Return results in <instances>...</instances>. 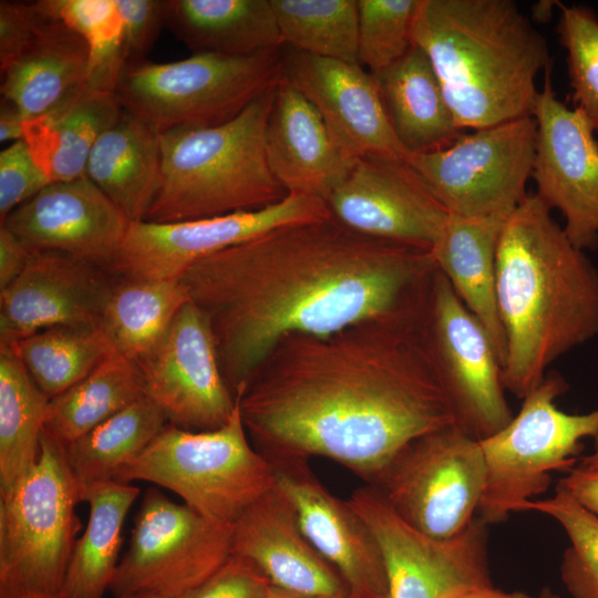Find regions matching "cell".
<instances>
[{
  "instance_id": "cell-1",
  "label": "cell",
  "mask_w": 598,
  "mask_h": 598,
  "mask_svg": "<svg viewBox=\"0 0 598 598\" xmlns=\"http://www.w3.org/2000/svg\"><path fill=\"white\" fill-rule=\"evenodd\" d=\"M436 269L430 250L368 237L330 217L213 254L181 280L210 322L236 398L288 336L324 337L420 312Z\"/></svg>"
},
{
  "instance_id": "cell-2",
  "label": "cell",
  "mask_w": 598,
  "mask_h": 598,
  "mask_svg": "<svg viewBox=\"0 0 598 598\" xmlns=\"http://www.w3.org/2000/svg\"><path fill=\"white\" fill-rule=\"evenodd\" d=\"M421 316L283 338L237 395L256 450L326 457L372 484L410 442L455 425Z\"/></svg>"
},
{
  "instance_id": "cell-3",
  "label": "cell",
  "mask_w": 598,
  "mask_h": 598,
  "mask_svg": "<svg viewBox=\"0 0 598 598\" xmlns=\"http://www.w3.org/2000/svg\"><path fill=\"white\" fill-rule=\"evenodd\" d=\"M496 289L503 384L524 399L554 361L598 334V270L535 193L503 226Z\"/></svg>"
},
{
  "instance_id": "cell-4",
  "label": "cell",
  "mask_w": 598,
  "mask_h": 598,
  "mask_svg": "<svg viewBox=\"0 0 598 598\" xmlns=\"http://www.w3.org/2000/svg\"><path fill=\"white\" fill-rule=\"evenodd\" d=\"M413 44L427 56L456 124L475 131L533 116L546 38L513 0H420Z\"/></svg>"
},
{
  "instance_id": "cell-5",
  "label": "cell",
  "mask_w": 598,
  "mask_h": 598,
  "mask_svg": "<svg viewBox=\"0 0 598 598\" xmlns=\"http://www.w3.org/2000/svg\"><path fill=\"white\" fill-rule=\"evenodd\" d=\"M278 83L226 123L159 134V185L144 220L173 223L254 210L288 195L266 156Z\"/></svg>"
},
{
  "instance_id": "cell-6",
  "label": "cell",
  "mask_w": 598,
  "mask_h": 598,
  "mask_svg": "<svg viewBox=\"0 0 598 598\" xmlns=\"http://www.w3.org/2000/svg\"><path fill=\"white\" fill-rule=\"evenodd\" d=\"M236 398L234 413L216 430L188 431L168 422L114 481L152 483L175 493L200 515L233 525L276 483L271 462L247 434Z\"/></svg>"
},
{
  "instance_id": "cell-7",
  "label": "cell",
  "mask_w": 598,
  "mask_h": 598,
  "mask_svg": "<svg viewBox=\"0 0 598 598\" xmlns=\"http://www.w3.org/2000/svg\"><path fill=\"white\" fill-rule=\"evenodd\" d=\"M282 47L251 55L194 53L174 62L128 63L114 94L157 133L226 123L281 79Z\"/></svg>"
},
{
  "instance_id": "cell-8",
  "label": "cell",
  "mask_w": 598,
  "mask_h": 598,
  "mask_svg": "<svg viewBox=\"0 0 598 598\" xmlns=\"http://www.w3.org/2000/svg\"><path fill=\"white\" fill-rule=\"evenodd\" d=\"M64 446L45 430L37 463L0 495V598L60 594L81 523Z\"/></svg>"
},
{
  "instance_id": "cell-9",
  "label": "cell",
  "mask_w": 598,
  "mask_h": 598,
  "mask_svg": "<svg viewBox=\"0 0 598 598\" xmlns=\"http://www.w3.org/2000/svg\"><path fill=\"white\" fill-rule=\"evenodd\" d=\"M568 389L556 372L523 400L517 414L498 432L480 441L485 462V487L477 516L502 523L511 513L544 494L551 473L569 471L581 440L598 435V409L586 414L559 410L556 399Z\"/></svg>"
},
{
  "instance_id": "cell-10",
  "label": "cell",
  "mask_w": 598,
  "mask_h": 598,
  "mask_svg": "<svg viewBox=\"0 0 598 598\" xmlns=\"http://www.w3.org/2000/svg\"><path fill=\"white\" fill-rule=\"evenodd\" d=\"M535 142V118L526 116L465 132L406 162L448 214L505 221L528 194Z\"/></svg>"
},
{
  "instance_id": "cell-11",
  "label": "cell",
  "mask_w": 598,
  "mask_h": 598,
  "mask_svg": "<svg viewBox=\"0 0 598 598\" xmlns=\"http://www.w3.org/2000/svg\"><path fill=\"white\" fill-rule=\"evenodd\" d=\"M485 476L480 441L450 425L410 442L371 485L410 526L445 539L476 517Z\"/></svg>"
},
{
  "instance_id": "cell-12",
  "label": "cell",
  "mask_w": 598,
  "mask_h": 598,
  "mask_svg": "<svg viewBox=\"0 0 598 598\" xmlns=\"http://www.w3.org/2000/svg\"><path fill=\"white\" fill-rule=\"evenodd\" d=\"M231 533L233 525L209 519L150 487L109 591L115 598H178L202 585L229 559Z\"/></svg>"
},
{
  "instance_id": "cell-13",
  "label": "cell",
  "mask_w": 598,
  "mask_h": 598,
  "mask_svg": "<svg viewBox=\"0 0 598 598\" xmlns=\"http://www.w3.org/2000/svg\"><path fill=\"white\" fill-rule=\"evenodd\" d=\"M423 343L455 425L482 441L513 417L502 362L487 332L436 269L420 321Z\"/></svg>"
},
{
  "instance_id": "cell-14",
  "label": "cell",
  "mask_w": 598,
  "mask_h": 598,
  "mask_svg": "<svg viewBox=\"0 0 598 598\" xmlns=\"http://www.w3.org/2000/svg\"><path fill=\"white\" fill-rule=\"evenodd\" d=\"M347 501L380 546L388 598H451L492 585L487 524L480 516L460 534L439 539L405 523L371 484L354 489Z\"/></svg>"
},
{
  "instance_id": "cell-15",
  "label": "cell",
  "mask_w": 598,
  "mask_h": 598,
  "mask_svg": "<svg viewBox=\"0 0 598 598\" xmlns=\"http://www.w3.org/2000/svg\"><path fill=\"white\" fill-rule=\"evenodd\" d=\"M320 198L289 193L266 207L173 223L131 221L112 271L130 279H181L199 260L296 223L330 218Z\"/></svg>"
},
{
  "instance_id": "cell-16",
  "label": "cell",
  "mask_w": 598,
  "mask_h": 598,
  "mask_svg": "<svg viewBox=\"0 0 598 598\" xmlns=\"http://www.w3.org/2000/svg\"><path fill=\"white\" fill-rule=\"evenodd\" d=\"M145 395L169 423L188 431L226 424L237 405L220 369L210 322L192 301L176 313L159 342L136 361Z\"/></svg>"
},
{
  "instance_id": "cell-17",
  "label": "cell",
  "mask_w": 598,
  "mask_h": 598,
  "mask_svg": "<svg viewBox=\"0 0 598 598\" xmlns=\"http://www.w3.org/2000/svg\"><path fill=\"white\" fill-rule=\"evenodd\" d=\"M544 76L533 117L535 157L530 178L536 195L565 219L569 240L580 250L598 248V141L585 117L561 102L551 68Z\"/></svg>"
},
{
  "instance_id": "cell-18",
  "label": "cell",
  "mask_w": 598,
  "mask_h": 598,
  "mask_svg": "<svg viewBox=\"0 0 598 598\" xmlns=\"http://www.w3.org/2000/svg\"><path fill=\"white\" fill-rule=\"evenodd\" d=\"M326 203L353 231L430 251L448 218L408 162L390 158L357 159Z\"/></svg>"
},
{
  "instance_id": "cell-19",
  "label": "cell",
  "mask_w": 598,
  "mask_h": 598,
  "mask_svg": "<svg viewBox=\"0 0 598 598\" xmlns=\"http://www.w3.org/2000/svg\"><path fill=\"white\" fill-rule=\"evenodd\" d=\"M281 79L321 115L331 140L349 159L406 161L373 74L359 63L326 59L282 47Z\"/></svg>"
},
{
  "instance_id": "cell-20",
  "label": "cell",
  "mask_w": 598,
  "mask_h": 598,
  "mask_svg": "<svg viewBox=\"0 0 598 598\" xmlns=\"http://www.w3.org/2000/svg\"><path fill=\"white\" fill-rule=\"evenodd\" d=\"M116 278L61 251H33L22 272L0 290V346L48 328L100 326Z\"/></svg>"
},
{
  "instance_id": "cell-21",
  "label": "cell",
  "mask_w": 598,
  "mask_h": 598,
  "mask_svg": "<svg viewBox=\"0 0 598 598\" xmlns=\"http://www.w3.org/2000/svg\"><path fill=\"white\" fill-rule=\"evenodd\" d=\"M131 220L86 176L49 183L1 226L32 251H61L112 271Z\"/></svg>"
},
{
  "instance_id": "cell-22",
  "label": "cell",
  "mask_w": 598,
  "mask_h": 598,
  "mask_svg": "<svg viewBox=\"0 0 598 598\" xmlns=\"http://www.w3.org/2000/svg\"><path fill=\"white\" fill-rule=\"evenodd\" d=\"M270 462L275 487L293 507L309 542L343 578L352 598H388L380 546L348 501L329 492L308 460Z\"/></svg>"
},
{
  "instance_id": "cell-23",
  "label": "cell",
  "mask_w": 598,
  "mask_h": 598,
  "mask_svg": "<svg viewBox=\"0 0 598 598\" xmlns=\"http://www.w3.org/2000/svg\"><path fill=\"white\" fill-rule=\"evenodd\" d=\"M231 555L255 566L271 586L306 598H352L340 574L303 534L296 512L276 488L233 524Z\"/></svg>"
},
{
  "instance_id": "cell-24",
  "label": "cell",
  "mask_w": 598,
  "mask_h": 598,
  "mask_svg": "<svg viewBox=\"0 0 598 598\" xmlns=\"http://www.w3.org/2000/svg\"><path fill=\"white\" fill-rule=\"evenodd\" d=\"M266 156L289 193L327 200L352 167L310 101L280 79L266 128Z\"/></svg>"
},
{
  "instance_id": "cell-25",
  "label": "cell",
  "mask_w": 598,
  "mask_h": 598,
  "mask_svg": "<svg viewBox=\"0 0 598 598\" xmlns=\"http://www.w3.org/2000/svg\"><path fill=\"white\" fill-rule=\"evenodd\" d=\"M42 11L44 18L31 41L0 69L1 99L12 103L25 121L64 103L87 86L90 76L86 41L63 20Z\"/></svg>"
},
{
  "instance_id": "cell-26",
  "label": "cell",
  "mask_w": 598,
  "mask_h": 598,
  "mask_svg": "<svg viewBox=\"0 0 598 598\" xmlns=\"http://www.w3.org/2000/svg\"><path fill=\"white\" fill-rule=\"evenodd\" d=\"M505 221L448 214L442 235L431 250L437 270L487 332L502 365L505 334L496 285L497 248Z\"/></svg>"
},
{
  "instance_id": "cell-27",
  "label": "cell",
  "mask_w": 598,
  "mask_h": 598,
  "mask_svg": "<svg viewBox=\"0 0 598 598\" xmlns=\"http://www.w3.org/2000/svg\"><path fill=\"white\" fill-rule=\"evenodd\" d=\"M393 131L411 154L445 148L465 132L455 122L439 79L416 45L395 63L372 73Z\"/></svg>"
},
{
  "instance_id": "cell-28",
  "label": "cell",
  "mask_w": 598,
  "mask_h": 598,
  "mask_svg": "<svg viewBox=\"0 0 598 598\" xmlns=\"http://www.w3.org/2000/svg\"><path fill=\"white\" fill-rule=\"evenodd\" d=\"M165 25L193 54L243 56L283 47L270 0H165Z\"/></svg>"
},
{
  "instance_id": "cell-29",
  "label": "cell",
  "mask_w": 598,
  "mask_h": 598,
  "mask_svg": "<svg viewBox=\"0 0 598 598\" xmlns=\"http://www.w3.org/2000/svg\"><path fill=\"white\" fill-rule=\"evenodd\" d=\"M131 220H144L159 185V133L123 110L95 142L85 168Z\"/></svg>"
},
{
  "instance_id": "cell-30",
  "label": "cell",
  "mask_w": 598,
  "mask_h": 598,
  "mask_svg": "<svg viewBox=\"0 0 598 598\" xmlns=\"http://www.w3.org/2000/svg\"><path fill=\"white\" fill-rule=\"evenodd\" d=\"M123 113L114 93L85 86L49 113L27 120L23 141L51 182L85 176L97 138Z\"/></svg>"
},
{
  "instance_id": "cell-31",
  "label": "cell",
  "mask_w": 598,
  "mask_h": 598,
  "mask_svg": "<svg viewBox=\"0 0 598 598\" xmlns=\"http://www.w3.org/2000/svg\"><path fill=\"white\" fill-rule=\"evenodd\" d=\"M79 488L81 502L89 504V519L74 545L60 595L103 598L120 563L125 518L141 492L116 481Z\"/></svg>"
},
{
  "instance_id": "cell-32",
  "label": "cell",
  "mask_w": 598,
  "mask_h": 598,
  "mask_svg": "<svg viewBox=\"0 0 598 598\" xmlns=\"http://www.w3.org/2000/svg\"><path fill=\"white\" fill-rule=\"evenodd\" d=\"M181 279H130L117 276L100 327L115 351L137 361L163 338L178 310L189 301Z\"/></svg>"
},
{
  "instance_id": "cell-33",
  "label": "cell",
  "mask_w": 598,
  "mask_h": 598,
  "mask_svg": "<svg viewBox=\"0 0 598 598\" xmlns=\"http://www.w3.org/2000/svg\"><path fill=\"white\" fill-rule=\"evenodd\" d=\"M143 395L137 363L114 351L84 379L50 400L44 430L66 446Z\"/></svg>"
},
{
  "instance_id": "cell-34",
  "label": "cell",
  "mask_w": 598,
  "mask_h": 598,
  "mask_svg": "<svg viewBox=\"0 0 598 598\" xmlns=\"http://www.w3.org/2000/svg\"><path fill=\"white\" fill-rule=\"evenodd\" d=\"M167 423L163 410L143 395L64 446L79 487L114 481L116 473L138 457Z\"/></svg>"
},
{
  "instance_id": "cell-35",
  "label": "cell",
  "mask_w": 598,
  "mask_h": 598,
  "mask_svg": "<svg viewBox=\"0 0 598 598\" xmlns=\"http://www.w3.org/2000/svg\"><path fill=\"white\" fill-rule=\"evenodd\" d=\"M49 403L22 363L0 346V495L37 463Z\"/></svg>"
},
{
  "instance_id": "cell-36",
  "label": "cell",
  "mask_w": 598,
  "mask_h": 598,
  "mask_svg": "<svg viewBox=\"0 0 598 598\" xmlns=\"http://www.w3.org/2000/svg\"><path fill=\"white\" fill-rule=\"evenodd\" d=\"M7 347L51 400L84 379L115 348L100 326H60Z\"/></svg>"
},
{
  "instance_id": "cell-37",
  "label": "cell",
  "mask_w": 598,
  "mask_h": 598,
  "mask_svg": "<svg viewBox=\"0 0 598 598\" xmlns=\"http://www.w3.org/2000/svg\"><path fill=\"white\" fill-rule=\"evenodd\" d=\"M285 47L358 61V0H270Z\"/></svg>"
},
{
  "instance_id": "cell-38",
  "label": "cell",
  "mask_w": 598,
  "mask_h": 598,
  "mask_svg": "<svg viewBox=\"0 0 598 598\" xmlns=\"http://www.w3.org/2000/svg\"><path fill=\"white\" fill-rule=\"evenodd\" d=\"M45 12L60 18L86 41L90 53L87 86L114 93L126 66L123 20L116 0H38Z\"/></svg>"
},
{
  "instance_id": "cell-39",
  "label": "cell",
  "mask_w": 598,
  "mask_h": 598,
  "mask_svg": "<svg viewBox=\"0 0 598 598\" xmlns=\"http://www.w3.org/2000/svg\"><path fill=\"white\" fill-rule=\"evenodd\" d=\"M522 511H535L555 519L569 538L560 573L573 598H598V516L557 484L553 496L526 503Z\"/></svg>"
},
{
  "instance_id": "cell-40",
  "label": "cell",
  "mask_w": 598,
  "mask_h": 598,
  "mask_svg": "<svg viewBox=\"0 0 598 598\" xmlns=\"http://www.w3.org/2000/svg\"><path fill=\"white\" fill-rule=\"evenodd\" d=\"M557 33L566 51L574 109L598 134V16L582 4L557 1Z\"/></svg>"
},
{
  "instance_id": "cell-41",
  "label": "cell",
  "mask_w": 598,
  "mask_h": 598,
  "mask_svg": "<svg viewBox=\"0 0 598 598\" xmlns=\"http://www.w3.org/2000/svg\"><path fill=\"white\" fill-rule=\"evenodd\" d=\"M420 0H358V61L377 73L403 58L413 45Z\"/></svg>"
},
{
  "instance_id": "cell-42",
  "label": "cell",
  "mask_w": 598,
  "mask_h": 598,
  "mask_svg": "<svg viewBox=\"0 0 598 598\" xmlns=\"http://www.w3.org/2000/svg\"><path fill=\"white\" fill-rule=\"evenodd\" d=\"M49 183L23 140L4 147L0 152V220Z\"/></svg>"
},
{
  "instance_id": "cell-43",
  "label": "cell",
  "mask_w": 598,
  "mask_h": 598,
  "mask_svg": "<svg viewBox=\"0 0 598 598\" xmlns=\"http://www.w3.org/2000/svg\"><path fill=\"white\" fill-rule=\"evenodd\" d=\"M123 20L126 65L145 60L165 25V0H116Z\"/></svg>"
},
{
  "instance_id": "cell-44",
  "label": "cell",
  "mask_w": 598,
  "mask_h": 598,
  "mask_svg": "<svg viewBox=\"0 0 598 598\" xmlns=\"http://www.w3.org/2000/svg\"><path fill=\"white\" fill-rule=\"evenodd\" d=\"M269 587L255 566L231 555L207 580L178 598H265Z\"/></svg>"
},
{
  "instance_id": "cell-45",
  "label": "cell",
  "mask_w": 598,
  "mask_h": 598,
  "mask_svg": "<svg viewBox=\"0 0 598 598\" xmlns=\"http://www.w3.org/2000/svg\"><path fill=\"white\" fill-rule=\"evenodd\" d=\"M43 18L44 12L35 1H0V69L31 41Z\"/></svg>"
},
{
  "instance_id": "cell-46",
  "label": "cell",
  "mask_w": 598,
  "mask_h": 598,
  "mask_svg": "<svg viewBox=\"0 0 598 598\" xmlns=\"http://www.w3.org/2000/svg\"><path fill=\"white\" fill-rule=\"evenodd\" d=\"M32 252L19 237L0 226V290L22 272Z\"/></svg>"
},
{
  "instance_id": "cell-47",
  "label": "cell",
  "mask_w": 598,
  "mask_h": 598,
  "mask_svg": "<svg viewBox=\"0 0 598 598\" xmlns=\"http://www.w3.org/2000/svg\"><path fill=\"white\" fill-rule=\"evenodd\" d=\"M582 506L598 516V468L576 466L558 483Z\"/></svg>"
},
{
  "instance_id": "cell-48",
  "label": "cell",
  "mask_w": 598,
  "mask_h": 598,
  "mask_svg": "<svg viewBox=\"0 0 598 598\" xmlns=\"http://www.w3.org/2000/svg\"><path fill=\"white\" fill-rule=\"evenodd\" d=\"M25 118L10 102L1 99L0 103V142H17L23 140Z\"/></svg>"
},
{
  "instance_id": "cell-49",
  "label": "cell",
  "mask_w": 598,
  "mask_h": 598,
  "mask_svg": "<svg viewBox=\"0 0 598 598\" xmlns=\"http://www.w3.org/2000/svg\"><path fill=\"white\" fill-rule=\"evenodd\" d=\"M451 598H535L523 591H504L492 585L478 586L462 591Z\"/></svg>"
},
{
  "instance_id": "cell-50",
  "label": "cell",
  "mask_w": 598,
  "mask_h": 598,
  "mask_svg": "<svg viewBox=\"0 0 598 598\" xmlns=\"http://www.w3.org/2000/svg\"><path fill=\"white\" fill-rule=\"evenodd\" d=\"M582 468L597 470L598 468V435L595 437L592 453L584 456L578 465Z\"/></svg>"
},
{
  "instance_id": "cell-51",
  "label": "cell",
  "mask_w": 598,
  "mask_h": 598,
  "mask_svg": "<svg viewBox=\"0 0 598 598\" xmlns=\"http://www.w3.org/2000/svg\"><path fill=\"white\" fill-rule=\"evenodd\" d=\"M265 598H306L270 585Z\"/></svg>"
},
{
  "instance_id": "cell-52",
  "label": "cell",
  "mask_w": 598,
  "mask_h": 598,
  "mask_svg": "<svg viewBox=\"0 0 598 598\" xmlns=\"http://www.w3.org/2000/svg\"><path fill=\"white\" fill-rule=\"evenodd\" d=\"M13 598H63L60 594H28Z\"/></svg>"
},
{
  "instance_id": "cell-53",
  "label": "cell",
  "mask_w": 598,
  "mask_h": 598,
  "mask_svg": "<svg viewBox=\"0 0 598 598\" xmlns=\"http://www.w3.org/2000/svg\"><path fill=\"white\" fill-rule=\"evenodd\" d=\"M536 598H559L549 587L544 588Z\"/></svg>"
},
{
  "instance_id": "cell-54",
  "label": "cell",
  "mask_w": 598,
  "mask_h": 598,
  "mask_svg": "<svg viewBox=\"0 0 598 598\" xmlns=\"http://www.w3.org/2000/svg\"><path fill=\"white\" fill-rule=\"evenodd\" d=\"M127 598H162V597L154 596V595H135Z\"/></svg>"
}]
</instances>
